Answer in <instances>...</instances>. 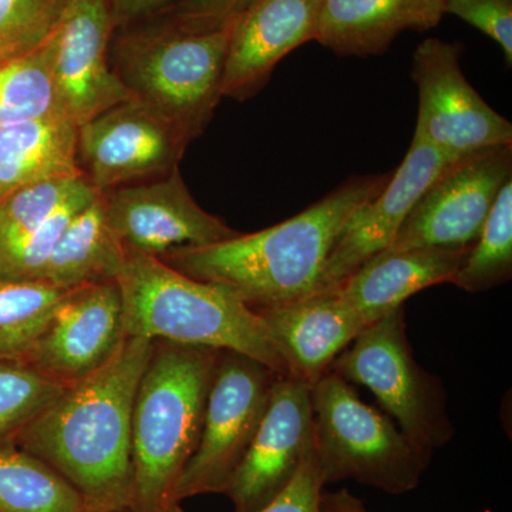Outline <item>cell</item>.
I'll use <instances>...</instances> for the list:
<instances>
[{
    "mask_svg": "<svg viewBox=\"0 0 512 512\" xmlns=\"http://www.w3.org/2000/svg\"><path fill=\"white\" fill-rule=\"evenodd\" d=\"M329 370L372 390L404 436L426 453L453 439L446 393L414 359L403 306L367 326Z\"/></svg>",
    "mask_w": 512,
    "mask_h": 512,
    "instance_id": "52a82bcc",
    "label": "cell"
},
{
    "mask_svg": "<svg viewBox=\"0 0 512 512\" xmlns=\"http://www.w3.org/2000/svg\"><path fill=\"white\" fill-rule=\"evenodd\" d=\"M66 0H0V63L46 42Z\"/></svg>",
    "mask_w": 512,
    "mask_h": 512,
    "instance_id": "f546056e",
    "label": "cell"
},
{
    "mask_svg": "<svg viewBox=\"0 0 512 512\" xmlns=\"http://www.w3.org/2000/svg\"><path fill=\"white\" fill-rule=\"evenodd\" d=\"M104 217L126 247L161 258L178 248L205 247L239 232L202 210L178 167L144 183L101 192Z\"/></svg>",
    "mask_w": 512,
    "mask_h": 512,
    "instance_id": "4fadbf2b",
    "label": "cell"
},
{
    "mask_svg": "<svg viewBox=\"0 0 512 512\" xmlns=\"http://www.w3.org/2000/svg\"><path fill=\"white\" fill-rule=\"evenodd\" d=\"M177 0H109L117 26L134 25L170 12Z\"/></svg>",
    "mask_w": 512,
    "mask_h": 512,
    "instance_id": "836d02e7",
    "label": "cell"
},
{
    "mask_svg": "<svg viewBox=\"0 0 512 512\" xmlns=\"http://www.w3.org/2000/svg\"><path fill=\"white\" fill-rule=\"evenodd\" d=\"M322 512H369L365 504L348 490L322 494Z\"/></svg>",
    "mask_w": 512,
    "mask_h": 512,
    "instance_id": "e575fe53",
    "label": "cell"
},
{
    "mask_svg": "<svg viewBox=\"0 0 512 512\" xmlns=\"http://www.w3.org/2000/svg\"><path fill=\"white\" fill-rule=\"evenodd\" d=\"M255 312L284 356L289 376L311 386L367 328L336 289Z\"/></svg>",
    "mask_w": 512,
    "mask_h": 512,
    "instance_id": "ac0fdd59",
    "label": "cell"
},
{
    "mask_svg": "<svg viewBox=\"0 0 512 512\" xmlns=\"http://www.w3.org/2000/svg\"><path fill=\"white\" fill-rule=\"evenodd\" d=\"M256 0H177L168 19L190 32H215L235 25Z\"/></svg>",
    "mask_w": 512,
    "mask_h": 512,
    "instance_id": "d6a6232c",
    "label": "cell"
},
{
    "mask_svg": "<svg viewBox=\"0 0 512 512\" xmlns=\"http://www.w3.org/2000/svg\"><path fill=\"white\" fill-rule=\"evenodd\" d=\"M444 12L480 30L503 49L512 66V0H443Z\"/></svg>",
    "mask_w": 512,
    "mask_h": 512,
    "instance_id": "4dcf8cb0",
    "label": "cell"
},
{
    "mask_svg": "<svg viewBox=\"0 0 512 512\" xmlns=\"http://www.w3.org/2000/svg\"><path fill=\"white\" fill-rule=\"evenodd\" d=\"M0 512H89L69 481L13 441H0Z\"/></svg>",
    "mask_w": 512,
    "mask_h": 512,
    "instance_id": "603a6c76",
    "label": "cell"
},
{
    "mask_svg": "<svg viewBox=\"0 0 512 512\" xmlns=\"http://www.w3.org/2000/svg\"><path fill=\"white\" fill-rule=\"evenodd\" d=\"M312 409L325 484L355 480L394 495L419 485L431 454L363 402L348 380L326 372L312 386Z\"/></svg>",
    "mask_w": 512,
    "mask_h": 512,
    "instance_id": "8992f818",
    "label": "cell"
},
{
    "mask_svg": "<svg viewBox=\"0 0 512 512\" xmlns=\"http://www.w3.org/2000/svg\"><path fill=\"white\" fill-rule=\"evenodd\" d=\"M512 276V180L498 194L480 237L451 279L463 291L477 293L503 285Z\"/></svg>",
    "mask_w": 512,
    "mask_h": 512,
    "instance_id": "484cf974",
    "label": "cell"
},
{
    "mask_svg": "<svg viewBox=\"0 0 512 512\" xmlns=\"http://www.w3.org/2000/svg\"><path fill=\"white\" fill-rule=\"evenodd\" d=\"M23 362H0V441L10 440L66 390Z\"/></svg>",
    "mask_w": 512,
    "mask_h": 512,
    "instance_id": "83f0119b",
    "label": "cell"
},
{
    "mask_svg": "<svg viewBox=\"0 0 512 512\" xmlns=\"http://www.w3.org/2000/svg\"><path fill=\"white\" fill-rule=\"evenodd\" d=\"M234 28L190 32L167 19L134 30L121 37L114 70L133 99L173 121L192 141L222 99Z\"/></svg>",
    "mask_w": 512,
    "mask_h": 512,
    "instance_id": "5b68a950",
    "label": "cell"
},
{
    "mask_svg": "<svg viewBox=\"0 0 512 512\" xmlns=\"http://www.w3.org/2000/svg\"><path fill=\"white\" fill-rule=\"evenodd\" d=\"M83 174L26 185L0 201V247L40 227L77 188Z\"/></svg>",
    "mask_w": 512,
    "mask_h": 512,
    "instance_id": "f1b7e54d",
    "label": "cell"
},
{
    "mask_svg": "<svg viewBox=\"0 0 512 512\" xmlns=\"http://www.w3.org/2000/svg\"><path fill=\"white\" fill-rule=\"evenodd\" d=\"M154 345L150 339H124L100 369L67 386L10 439L66 478L89 512L130 507L134 400Z\"/></svg>",
    "mask_w": 512,
    "mask_h": 512,
    "instance_id": "6da1fadb",
    "label": "cell"
},
{
    "mask_svg": "<svg viewBox=\"0 0 512 512\" xmlns=\"http://www.w3.org/2000/svg\"><path fill=\"white\" fill-rule=\"evenodd\" d=\"M463 45L429 37L413 55L419 89L413 140L456 161L485 148L512 146V124L491 109L461 69Z\"/></svg>",
    "mask_w": 512,
    "mask_h": 512,
    "instance_id": "9c48e42d",
    "label": "cell"
},
{
    "mask_svg": "<svg viewBox=\"0 0 512 512\" xmlns=\"http://www.w3.org/2000/svg\"><path fill=\"white\" fill-rule=\"evenodd\" d=\"M52 116L66 114L46 43L0 63V127Z\"/></svg>",
    "mask_w": 512,
    "mask_h": 512,
    "instance_id": "d4e9b609",
    "label": "cell"
},
{
    "mask_svg": "<svg viewBox=\"0 0 512 512\" xmlns=\"http://www.w3.org/2000/svg\"><path fill=\"white\" fill-rule=\"evenodd\" d=\"M99 195L89 181L77 188L40 227L0 247V279L37 281L70 221Z\"/></svg>",
    "mask_w": 512,
    "mask_h": 512,
    "instance_id": "4316f807",
    "label": "cell"
},
{
    "mask_svg": "<svg viewBox=\"0 0 512 512\" xmlns=\"http://www.w3.org/2000/svg\"><path fill=\"white\" fill-rule=\"evenodd\" d=\"M512 180V146L485 148L450 161L421 194L386 251L466 249Z\"/></svg>",
    "mask_w": 512,
    "mask_h": 512,
    "instance_id": "30bf717a",
    "label": "cell"
},
{
    "mask_svg": "<svg viewBox=\"0 0 512 512\" xmlns=\"http://www.w3.org/2000/svg\"><path fill=\"white\" fill-rule=\"evenodd\" d=\"M468 252L470 248L384 251L336 291L370 326L403 306L414 293L451 282Z\"/></svg>",
    "mask_w": 512,
    "mask_h": 512,
    "instance_id": "ffe728a7",
    "label": "cell"
},
{
    "mask_svg": "<svg viewBox=\"0 0 512 512\" xmlns=\"http://www.w3.org/2000/svg\"><path fill=\"white\" fill-rule=\"evenodd\" d=\"M392 174L360 175L281 224L160 259L181 274L228 289L254 311L312 295L330 252L357 211Z\"/></svg>",
    "mask_w": 512,
    "mask_h": 512,
    "instance_id": "7a4b0ae2",
    "label": "cell"
},
{
    "mask_svg": "<svg viewBox=\"0 0 512 512\" xmlns=\"http://www.w3.org/2000/svg\"><path fill=\"white\" fill-rule=\"evenodd\" d=\"M315 441L312 386L278 376L268 406L227 493L234 512H256L291 483Z\"/></svg>",
    "mask_w": 512,
    "mask_h": 512,
    "instance_id": "5bb4252c",
    "label": "cell"
},
{
    "mask_svg": "<svg viewBox=\"0 0 512 512\" xmlns=\"http://www.w3.org/2000/svg\"><path fill=\"white\" fill-rule=\"evenodd\" d=\"M323 0H256L235 23L222 97L255 96L285 56L316 39Z\"/></svg>",
    "mask_w": 512,
    "mask_h": 512,
    "instance_id": "e0dca14e",
    "label": "cell"
},
{
    "mask_svg": "<svg viewBox=\"0 0 512 512\" xmlns=\"http://www.w3.org/2000/svg\"><path fill=\"white\" fill-rule=\"evenodd\" d=\"M278 376L251 357L221 350L200 441L178 484L181 503L195 495L227 493L261 424Z\"/></svg>",
    "mask_w": 512,
    "mask_h": 512,
    "instance_id": "ba28073f",
    "label": "cell"
},
{
    "mask_svg": "<svg viewBox=\"0 0 512 512\" xmlns=\"http://www.w3.org/2000/svg\"><path fill=\"white\" fill-rule=\"evenodd\" d=\"M448 163L439 151L413 140L383 191L346 225L330 252L315 293L339 288L367 261L386 251L421 194Z\"/></svg>",
    "mask_w": 512,
    "mask_h": 512,
    "instance_id": "2e32d148",
    "label": "cell"
},
{
    "mask_svg": "<svg viewBox=\"0 0 512 512\" xmlns=\"http://www.w3.org/2000/svg\"><path fill=\"white\" fill-rule=\"evenodd\" d=\"M124 339L117 282L83 285L59 302L23 363L70 386L100 369Z\"/></svg>",
    "mask_w": 512,
    "mask_h": 512,
    "instance_id": "9a60e30c",
    "label": "cell"
},
{
    "mask_svg": "<svg viewBox=\"0 0 512 512\" xmlns=\"http://www.w3.org/2000/svg\"><path fill=\"white\" fill-rule=\"evenodd\" d=\"M325 485L313 441L291 483L274 500L256 512H322Z\"/></svg>",
    "mask_w": 512,
    "mask_h": 512,
    "instance_id": "1f68e13d",
    "label": "cell"
},
{
    "mask_svg": "<svg viewBox=\"0 0 512 512\" xmlns=\"http://www.w3.org/2000/svg\"><path fill=\"white\" fill-rule=\"evenodd\" d=\"M114 29L109 0H66L46 39L64 114L79 127L131 99L109 62Z\"/></svg>",
    "mask_w": 512,
    "mask_h": 512,
    "instance_id": "7c38bea8",
    "label": "cell"
},
{
    "mask_svg": "<svg viewBox=\"0 0 512 512\" xmlns=\"http://www.w3.org/2000/svg\"><path fill=\"white\" fill-rule=\"evenodd\" d=\"M190 143L173 121L131 97L79 127L77 164L94 190L106 192L170 174Z\"/></svg>",
    "mask_w": 512,
    "mask_h": 512,
    "instance_id": "8fae6325",
    "label": "cell"
},
{
    "mask_svg": "<svg viewBox=\"0 0 512 512\" xmlns=\"http://www.w3.org/2000/svg\"><path fill=\"white\" fill-rule=\"evenodd\" d=\"M220 352L161 340L154 345L134 400L127 512H184L178 484L200 441Z\"/></svg>",
    "mask_w": 512,
    "mask_h": 512,
    "instance_id": "277c9868",
    "label": "cell"
},
{
    "mask_svg": "<svg viewBox=\"0 0 512 512\" xmlns=\"http://www.w3.org/2000/svg\"><path fill=\"white\" fill-rule=\"evenodd\" d=\"M79 126L67 116L0 127V201L26 185L80 175Z\"/></svg>",
    "mask_w": 512,
    "mask_h": 512,
    "instance_id": "44dd1931",
    "label": "cell"
},
{
    "mask_svg": "<svg viewBox=\"0 0 512 512\" xmlns=\"http://www.w3.org/2000/svg\"><path fill=\"white\" fill-rule=\"evenodd\" d=\"M126 245L107 224L101 192L70 221L40 279L64 289L116 281Z\"/></svg>",
    "mask_w": 512,
    "mask_h": 512,
    "instance_id": "7402d4cb",
    "label": "cell"
},
{
    "mask_svg": "<svg viewBox=\"0 0 512 512\" xmlns=\"http://www.w3.org/2000/svg\"><path fill=\"white\" fill-rule=\"evenodd\" d=\"M444 15L443 0H323L315 40L338 56H380L403 32L436 28Z\"/></svg>",
    "mask_w": 512,
    "mask_h": 512,
    "instance_id": "d6986e66",
    "label": "cell"
},
{
    "mask_svg": "<svg viewBox=\"0 0 512 512\" xmlns=\"http://www.w3.org/2000/svg\"><path fill=\"white\" fill-rule=\"evenodd\" d=\"M70 291L42 279H0V362L26 359L56 306Z\"/></svg>",
    "mask_w": 512,
    "mask_h": 512,
    "instance_id": "cb8c5ba5",
    "label": "cell"
},
{
    "mask_svg": "<svg viewBox=\"0 0 512 512\" xmlns=\"http://www.w3.org/2000/svg\"><path fill=\"white\" fill-rule=\"evenodd\" d=\"M116 282L126 338L227 350L289 376L261 316L228 289L197 281L157 256L128 247Z\"/></svg>",
    "mask_w": 512,
    "mask_h": 512,
    "instance_id": "3957f363",
    "label": "cell"
}]
</instances>
